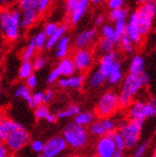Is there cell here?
Masks as SVG:
<instances>
[{"mask_svg":"<svg viewBox=\"0 0 156 157\" xmlns=\"http://www.w3.org/2000/svg\"><path fill=\"white\" fill-rule=\"evenodd\" d=\"M30 140V135L24 127L18 128L10 133L7 138L3 140L6 147L9 149V151H18L21 148H24Z\"/></svg>","mask_w":156,"mask_h":157,"instance_id":"9c48e42d","label":"cell"},{"mask_svg":"<svg viewBox=\"0 0 156 157\" xmlns=\"http://www.w3.org/2000/svg\"><path fill=\"white\" fill-rule=\"evenodd\" d=\"M118 95L113 90H108L99 97L95 107V113L98 117H111L118 112Z\"/></svg>","mask_w":156,"mask_h":157,"instance_id":"52a82bcc","label":"cell"},{"mask_svg":"<svg viewBox=\"0 0 156 157\" xmlns=\"http://www.w3.org/2000/svg\"><path fill=\"white\" fill-rule=\"evenodd\" d=\"M72 59L74 61L76 70L80 71V73L88 71L93 67L94 61H95L93 52L88 48L76 49V52L72 55Z\"/></svg>","mask_w":156,"mask_h":157,"instance_id":"30bf717a","label":"cell"},{"mask_svg":"<svg viewBox=\"0 0 156 157\" xmlns=\"http://www.w3.org/2000/svg\"><path fill=\"white\" fill-rule=\"evenodd\" d=\"M70 157H79V156H78V155H72Z\"/></svg>","mask_w":156,"mask_h":157,"instance_id":"6125c7cd","label":"cell"},{"mask_svg":"<svg viewBox=\"0 0 156 157\" xmlns=\"http://www.w3.org/2000/svg\"><path fill=\"white\" fill-rule=\"evenodd\" d=\"M51 1H53V0H39V5H38V8H37L39 13H42V12L47 11V9H48L49 6H50Z\"/></svg>","mask_w":156,"mask_h":157,"instance_id":"7dc6e473","label":"cell"},{"mask_svg":"<svg viewBox=\"0 0 156 157\" xmlns=\"http://www.w3.org/2000/svg\"><path fill=\"white\" fill-rule=\"evenodd\" d=\"M106 3L109 10L119 9V8H124L125 0H106Z\"/></svg>","mask_w":156,"mask_h":157,"instance_id":"bcb514c9","label":"cell"},{"mask_svg":"<svg viewBox=\"0 0 156 157\" xmlns=\"http://www.w3.org/2000/svg\"><path fill=\"white\" fill-rule=\"evenodd\" d=\"M56 68L58 69L61 77H69V76L74 75L76 73L74 61H72V58L69 57H65L63 59H59V63H58Z\"/></svg>","mask_w":156,"mask_h":157,"instance_id":"ac0fdd59","label":"cell"},{"mask_svg":"<svg viewBox=\"0 0 156 157\" xmlns=\"http://www.w3.org/2000/svg\"><path fill=\"white\" fill-rule=\"evenodd\" d=\"M111 138L114 140L115 143V146H116L117 151H125L126 149V146H125V142H124L123 137L120 136V134L118 132H115V133L111 134Z\"/></svg>","mask_w":156,"mask_h":157,"instance_id":"ab89813d","label":"cell"},{"mask_svg":"<svg viewBox=\"0 0 156 157\" xmlns=\"http://www.w3.org/2000/svg\"><path fill=\"white\" fill-rule=\"evenodd\" d=\"M21 127L22 125H20L17 121L9 119V118H2V121L0 123V137L2 138V140H5L10 133Z\"/></svg>","mask_w":156,"mask_h":157,"instance_id":"d6986e66","label":"cell"},{"mask_svg":"<svg viewBox=\"0 0 156 157\" xmlns=\"http://www.w3.org/2000/svg\"><path fill=\"white\" fill-rule=\"evenodd\" d=\"M124 74L123 68H122V63H120V61H117L116 65L113 67V69L107 75V82L111 86H117V85H119L122 82Z\"/></svg>","mask_w":156,"mask_h":157,"instance_id":"7402d4cb","label":"cell"},{"mask_svg":"<svg viewBox=\"0 0 156 157\" xmlns=\"http://www.w3.org/2000/svg\"><path fill=\"white\" fill-rule=\"evenodd\" d=\"M21 15L18 10L0 9V30L8 41H14L20 35Z\"/></svg>","mask_w":156,"mask_h":157,"instance_id":"7a4b0ae2","label":"cell"},{"mask_svg":"<svg viewBox=\"0 0 156 157\" xmlns=\"http://www.w3.org/2000/svg\"><path fill=\"white\" fill-rule=\"evenodd\" d=\"M42 104H44V91L33 93L31 96V107L36 108L37 106H40Z\"/></svg>","mask_w":156,"mask_h":157,"instance_id":"60d3db41","label":"cell"},{"mask_svg":"<svg viewBox=\"0 0 156 157\" xmlns=\"http://www.w3.org/2000/svg\"><path fill=\"white\" fill-rule=\"evenodd\" d=\"M67 30H68V27H67L66 25H58L57 29L54 31V33L47 38L45 48H47V49L54 48L55 45L58 42V40H59L63 36H65V35H66Z\"/></svg>","mask_w":156,"mask_h":157,"instance_id":"cb8c5ba5","label":"cell"},{"mask_svg":"<svg viewBox=\"0 0 156 157\" xmlns=\"http://www.w3.org/2000/svg\"><path fill=\"white\" fill-rule=\"evenodd\" d=\"M89 5V0H79L77 5L74 7V9L72 10V12L68 15L69 22L72 25H77L83 19V17L86 15V12L88 11Z\"/></svg>","mask_w":156,"mask_h":157,"instance_id":"9a60e30c","label":"cell"},{"mask_svg":"<svg viewBox=\"0 0 156 157\" xmlns=\"http://www.w3.org/2000/svg\"><path fill=\"white\" fill-rule=\"evenodd\" d=\"M31 39H33V44L36 46L37 50H41L42 48H45L46 41H47V37L45 36V33H42V31L37 33Z\"/></svg>","mask_w":156,"mask_h":157,"instance_id":"8d00e7d4","label":"cell"},{"mask_svg":"<svg viewBox=\"0 0 156 157\" xmlns=\"http://www.w3.org/2000/svg\"><path fill=\"white\" fill-rule=\"evenodd\" d=\"M115 47H116V44H114L113 41L105 38H100L96 44V52L97 54L103 56V55L115 52Z\"/></svg>","mask_w":156,"mask_h":157,"instance_id":"4316f807","label":"cell"},{"mask_svg":"<svg viewBox=\"0 0 156 157\" xmlns=\"http://www.w3.org/2000/svg\"><path fill=\"white\" fill-rule=\"evenodd\" d=\"M117 45L119 46V49L123 52H125V54H132V52H134L136 47L134 45V42L129 39L126 35H123V36L120 37L119 39H118Z\"/></svg>","mask_w":156,"mask_h":157,"instance_id":"f546056e","label":"cell"},{"mask_svg":"<svg viewBox=\"0 0 156 157\" xmlns=\"http://www.w3.org/2000/svg\"><path fill=\"white\" fill-rule=\"evenodd\" d=\"M113 157H124V151H116Z\"/></svg>","mask_w":156,"mask_h":157,"instance_id":"db71d44e","label":"cell"},{"mask_svg":"<svg viewBox=\"0 0 156 157\" xmlns=\"http://www.w3.org/2000/svg\"><path fill=\"white\" fill-rule=\"evenodd\" d=\"M104 21H105L104 16H97L96 18L94 19V25H95V26H103V25H104Z\"/></svg>","mask_w":156,"mask_h":157,"instance_id":"f5cc1de1","label":"cell"},{"mask_svg":"<svg viewBox=\"0 0 156 157\" xmlns=\"http://www.w3.org/2000/svg\"><path fill=\"white\" fill-rule=\"evenodd\" d=\"M117 61H119V57H118V54L116 52L103 55V56H100L97 68L107 76L109 74V71L113 69V67L116 65Z\"/></svg>","mask_w":156,"mask_h":157,"instance_id":"2e32d148","label":"cell"},{"mask_svg":"<svg viewBox=\"0 0 156 157\" xmlns=\"http://www.w3.org/2000/svg\"><path fill=\"white\" fill-rule=\"evenodd\" d=\"M126 20L127 19H120V20H117L114 22V26H113V27H114L117 40L119 39L123 35H125V30H126Z\"/></svg>","mask_w":156,"mask_h":157,"instance_id":"d590c367","label":"cell"},{"mask_svg":"<svg viewBox=\"0 0 156 157\" xmlns=\"http://www.w3.org/2000/svg\"><path fill=\"white\" fill-rule=\"evenodd\" d=\"M100 35H102V38L111 40V41H113L114 44L117 45L118 40H117V37H116V35H115V30H114L113 25H109V24L103 25L102 29H100Z\"/></svg>","mask_w":156,"mask_h":157,"instance_id":"4dcf8cb0","label":"cell"},{"mask_svg":"<svg viewBox=\"0 0 156 157\" xmlns=\"http://www.w3.org/2000/svg\"><path fill=\"white\" fill-rule=\"evenodd\" d=\"M55 96V93L53 89H48L47 91H44V104H48L53 100Z\"/></svg>","mask_w":156,"mask_h":157,"instance_id":"f907efd6","label":"cell"},{"mask_svg":"<svg viewBox=\"0 0 156 157\" xmlns=\"http://www.w3.org/2000/svg\"><path fill=\"white\" fill-rule=\"evenodd\" d=\"M145 71V59L141 55H135L131 59L128 66V73L134 75H139Z\"/></svg>","mask_w":156,"mask_h":157,"instance_id":"603a6c76","label":"cell"},{"mask_svg":"<svg viewBox=\"0 0 156 157\" xmlns=\"http://www.w3.org/2000/svg\"><path fill=\"white\" fill-rule=\"evenodd\" d=\"M156 18V0H150L139 5L137 9L128 15L125 35L135 46L143 44L145 37L152 31Z\"/></svg>","mask_w":156,"mask_h":157,"instance_id":"6da1fadb","label":"cell"},{"mask_svg":"<svg viewBox=\"0 0 156 157\" xmlns=\"http://www.w3.org/2000/svg\"><path fill=\"white\" fill-rule=\"evenodd\" d=\"M89 1L94 5H99V3H103L104 1H106V0H89Z\"/></svg>","mask_w":156,"mask_h":157,"instance_id":"11a10c76","label":"cell"},{"mask_svg":"<svg viewBox=\"0 0 156 157\" xmlns=\"http://www.w3.org/2000/svg\"><path fill=\"white\" fill-rule=\"evenodd\" d=\"M1 121H2V117H1V115H0V123H1ZM2 138H1V137H0V144H2Z\"/></svg>","mask_w":156,"mask_h":157,"instance_id":"680465c9","label":"cell"},{"mask_svg":"<svg viewBox=\"0 0 156 157\" xmlns=\"http://www.w3.org/2000/svg\"><path fill=\"white\" fill-rule=\"evenodd\" d=\"M79 0H65V9H66L67 15H69L72 10L74 9V7L77 5Z\"/></svg>","mask_w":156,"mask_h":157,"instance_id":"c3c4849f","label":"cell"},{"mask_svg":"<svg viewBox=\"0 0 156 157\" xmlns=\"http://www.w3.org/2000/svg\"><path fill=\"white\" fill-rule=\"evenodd\" d=\"M69 50H70V38L65 35L55 45V56L58 59H63L65 57H68Z\"/></svg>","mask_w":156,"mask_h":157,"instance_id":"e0dca14e","label":"cell"},{"mask_svg":"<svg viewBox=\"0 0 156 157\" xmlns=\"http://www.w3.org/2000/svg\"><path fill=\"white\" fill-rule=\"evenodd\" d=\"M57 27L58 24H56V22H48V24L45 25V27L42 29V33H45V36L48 38L49 36H51L54 33V31L57 29Z\"/></svg>","mask_w":156,"mask_h":157,"instance_id":"ee69618b","label":"cell"},{"mask_svg":"<svg viewBox=\"0 0 156 157\" xmlns=\"http://www.w3.org/2000/svg\"><path fill=\"white\" fill-rule=\"evenodd\" d=\"M108 18L109 20L115 22L120 19H127L128 18V10L126 8H119V9H113L109 10L108 13Z\"/></svg>","mask_w":156,"mask_h":157,"instance_id":"d6a6232c","label":"cell"},{"mask_svg":"<svg viewBox=\"0 0 156 157\" xmlns=\"http://www.w3.org/2000/svg\"><path fill=\"white\" fill-rule=\"evenodd\" d=\"M31 63H33V70L42 69L46 66V63H47V59L41 55H37L31 59Z\"/></svg>","mask_w":156,"mask_h":157,"instance_id":"f35d334b","label":"cell"},{"mask_svg":"<svg viewBox=\"0 0 156 157\" xmlns=\"http://www.w3.org/2000/svg\"><path fill=\"white\" fill-rule=\"evenodd\" d=\"M135 1L138 3V5H143V3L147 2V1H150V0H135Z\"/></svg>","mask_w":156,"mask_h":157,"instance_id":"6f0895ef","label":"cell"},{"mask_svg":"<svg viewBox=\"0 0 156 157\" xmlns=\"http://www.w3.org/2000/svg\"><path fill=\"white\" fill-rule=\"evenodd\" d=\"M95 121V115L92 112H79L74 117V123L79 126L89 127V125Z\"/></svg>","mask_w":156,"mask_h":157,"instance_id":"484cf974","label":"cell"},{"mask_svg":"<svg viewBox=\"0 0 156 157\" xmlns=\"http://www.w3.org/2000/svg\"><path fill=\"white\" fill-rule=\"evenodd\" d=\"M97 39V30L95 28H88L85 30L77 33L74 39V46L76 49H85L88 48Z\"/></svg>","mask_w":156,"mask_h":157,"instance_id":"4fadbf2b","label":"cell"},{"mask_svg":"<svg viewBox=\"0 0 156 157\" xmlns=\"http://www.w3.org/2000/svg\"><path fill=\"white\" fill-rule=\"evenodd\" d=\"M33 74V63H31V60L22 61V63L19 67V71H18L19 78L26 80Z\"/></svg>","mask_w":156,"mask_h":157,"instance_id":"1f68e13d","label":"cell"},{"mask_svg":"<svg viewBox=\"0 0 156 157\" xmlns=\"http://www.w3.org/2000/svg\"><path fill=\"white\" fill-rule=\"evenodd\" d=\"M26 86H27L29 89H31V88H35L37 86V77L35 75H31V76H29L27 79H26Z\"/></svg>","mask_w":156,"mask_h":157,"instance_id":"681fc988","label":"cell"},{"mask_svg":"<svg viewBox=\"0 0 156 157\" xmlns=\"http://www.w3.org/2000/svg\"><path fill=\"white\" fill-rule=\"evenodd\" d=\"M118 95V104H119V108H127L131 104L133 103V98H131L127 95L119 93Z\"/></svg>","mask_w":156,"mask_h":157,"instance_id":"b9f144b4","label":"cell"},{"mask_svg":"<svg viewBox=\"0 0 156 157\" xmlns=\"http://www.w3.org/2000/svg\"><path fill=\"white\" fill-rule=\"evenodd\" d=\"M85 157H97L96 155H88V156H85Z\"/></svg>","mask_w":156,"mask_h":157,"instance_id":"94428289","label":"cell"},{"mask_svg":"<svg viewBox=\"0 0 156 157\" xmlns=\"http://www.w3.org/2000/svg\"><path fill=\"white\" fill-rule=\"evenodd\" d=\"M61 76H60L59 71H58V69L55 67L54 69L50 70V73L48 74V77H47V84L51 85V84H55L56 82H58V79L60 78Z\"/></svg>","mask_w":156,"mask_h":157,"instance_id":"7bdbcfd3","label":"cell"},{"mask_svg":"<svg viewBox=\"0 0 156 157\" xmlns=\"http://www.w3.org/2000/svg\"><path fill=\"white\" fill-rule=\"evenodd\" d=\"M107 82V76L102 73L98 68L92 71L87 78V84L90 88H99Z\"/></svg>","mask_w":156,"mask_h":157,"instance_id":"44dd1931","label":"cell"},{"mask_svg":"<svg viewBox=\"0 0 156 157\" xmlns=\"http://www.w3.org/2000/svg\"><path fill=\"white\" fill-rule=\"evenodd\" d=\"M152 157H156V148H155V151H154L153 155H152Z\"/></svg>","mask_w":156,"mask_h":157,"instance_id":"91938a15","label":"cell"},{"mask_svg":"<svg viewBox=\"0 0 156 157\" xmlns=\"http://www.w3.org/2000/svg\"><path fill=\"white\" fill-rule=\"evenodd\" d=\"M15 96L24 99L31 107V96H33V94H31L30 89L26 85H19V86H17L15 90Z\"/></svg>","mask_w":156,"mask_h":157,"instance_id":"f1b7e54d","label":"cell"},{"mask_svg":"<svg viewBox=\"0 0 156 157\" xmlns=\"http://www.w3.org/2000/svg\"><path fill=\"white\" fill-rule=\"evenodd\" d=\"M142 130H143V121H131L122 123L119 129L117 130L123 137L126 149H132L137 145L141 140Z\"/></svg>","mask_w":156,"mask_h":157,"instance_id":"5b68a950","label":"cell"},{"mask_svg":"<svg viewBox=\"0 0 156 157\" xmlns=\"http://www.w3.org/2000/svg\"><path fill=\"white\" fill-rule=\"evenodd\" d=\"M39 0H19L18 7L20 8L21 11H26V10H33L38 8Z\"/></svg>","mask_w":156,"mask_h":157,"instance_id":"e575fe53","label":"cell"},{"mask_svg":"<svg viewBox=\"0 0 156 157\" xmlns=\"http://www.w3.org/2000/svg\"><path fill=\"white\" fill-rule=\"evenodd\" d=\"M150 82V76L146 73L139 74V75H134V74H127L122 80V88L120 93L127 95L131 98H134L139 91L147 86Z\"/></svg>","mask_w":156,"mask_h":157,"instance_id":"8992f818","label":"cell"},{"mask_svg":"<svg viewBox=\"0 0 156 157\" xmlns=\"http://www.w3.org/2000/svg\"><path fill=\"white\" fill-rule=\"evenodd\" d=\"M117 129V121L111 117H98L89 125V134L95 137L111 135Z\"/></svg>","mask_w":156,"mask_h":157,"instance_id":"ba28073f","label":"cell"},{"mask_svg":"<svg viewBox=\"0 0 156 157\" xmlns=\"http://www.w3.org/2000/svg\"><path fill=\"white\" fill-rule=\"evenodd\" d=\"M63 138L65 139L67 146L74 149H80L87 145L89 140V132L86 127L70 123L64 128Z\"/></svg>","mask_w":156,"mask_h":157,"instance_id":"3957f363","label":"cell"},{"mask_svg":"<svg viewBox=\"0 0 156 157\" xmlns=\"http://www.w3.org/2000/svg\"><path fill=\"white\" fill-rule=\"evenodd\" d=\"M8 2H9V0H0V8L5 7Z\"/></svg>","mask_w":156,"mask_h":157,"instance_id":"9f6ffc18","label":"cell"},{"mask_svg":"<svg viewBox=\"0 0 156 157\" xmlns=\"http://www.w3.org/2000/svg\"><path fill=\"white\" fill-rule=\"evenodd\" d=\"M0 157H10L9 149L3 144H0Z\"/></svg>","mask_w":156,"mask_h":157,"instance_id":"816d5d0a","label":"cell"},{"mask_svg":"<svg viewBox=\"0 0 156 157\" xmlns=\"http://www.w3.org/2000/svg\"><path fill=\"white\" fill-rule=\"evenodd\" d=\"M67 144L63 136H53L45 143L42 155L46 157H59L66 151Z\"/></svg>","mask_w":156,"mask_h":157,"instance_id":"8fae6325","label":"cell"},{"mask_svg":"<svg viewBox=\"0 0 156 157\" xmlns=\"http://www.w3.org/2000/svg\"><path fill=\"white\" fill-rule=\"evenodd\" d=\"M31 149H33L35 153H38V154H42V151H44V146H45V143L42 142L41 139H35L33 142H31Z\"/></svg>","mask_w":156,"mask_h":157,"instance_id":"f6af8a7d","label":"cell"},{"mask_svg":"<svg viewBox=\"0 0 156 157\" xmlns=\"http://www.w3.org/2000/svg\"><path fill=\"white\" fill-rule=\"evenodd\" d=\"M0 94H1V82H0Z\"/></svg>","mask_w":156,"mask_h":157,"instance_id":"be15d7a7","label":"cell"},{"mask_svg":"<svg viewBox=\"0 0 156 157\" xmlns=\"http://www.w3.org/2000/svg\"><path fill=\"white\" fill-rule=\"evenodd\" d=\"M127 116L131 121H143L147 118L156 117V98L148 100H136L127 107Z\"/></svg>","mask_w":156,"mask_h":157,"instance_id":"277c9868","label":"cell"},{"mask_svg":"<svg viewBox=\"0 0 156 157\" xmlns=\"http://www.w3.org/2000/svg\"><path fill=\"white\" fill-rule=\"evenodd\" d=\"M37 52V48L35 44H33V39H30V41L28 42L27 47L22 50V54H21V58L24 61H29L31 60L33 57H35V54Z\"/></svg>","mask_w":156,"mask_h":157,"instance_id":"836d02e7","label":"cell"},{"mask_svg":"<svg viewBox=\"0 0 156 157\" xmlns=\"http://www.w3.org/2000/svg\"><path fill=\"white\" fill-rule=\"evenodd\" d=\"M150 147V143L144 142V143H138L137 145L134 147V151H133L132 157H144V155L148 151Z\"/></svg>","mask_w":156,"mask_h":157,"instance_id":"74e56055","label":"cell"},{"mask_svg":"<svg viewBox=\"0 0 156 157\" xmlns=\"http://www.w3.org/2000/svg\"><path fill=\"white\" fill-rule=\"evenodd\" d=\"M35 117L38 121H47L48 123H55L57 121L56 114H53L50 112V109L48 108V106L42 104L40 106H37L35 108Z\"/></svg>","mask_w":156,"mask_h":157,"instance_id":"ffe728a7","label":"cell"},{"mask_svg":"<svg viewBox=\"0 0 156 157\" xmlns=\"http://www.w3.org/2000/svg\"><path fill=\"white\" fill-rule=\"evenodd\" d=\"M117 148L111 138V135L98 137L95 144V155L97 157H113Z\"/></svg>","mask_w":156,"mask_h":157,"instance_id":"7c38bea8","label":"cell"},{"mask_svg":"<svg viewBox=\"0 0 156 157\" xmlns=\"http://www.w3.org/2000/svg\"><path fill=\"white\" fill-rule=\"evenodd\" d=\"M39 157H46V156H45V155H42V154H41V155H40V156H39Z\"/></svg>","mask_w":156,"mask_h":157,"instance_id":"e7e4bbea","label":"cell"},{"mask_svg":"<svg viewBox=\"0 0 156 157\" xmlns=\"http://www.w3.org/2000/svg\"><path fill=\"white\" fill-rule=\"evenodd\" d=\"M38 16L39 12L36 9L22 11V15H21V27L24 29H28L31 26H33L36 24L37 19H38Z\"/></svg>","mask_w":156,"mask_h":157,"instance_id":"d4e9b609","label":"cell"},{"mask_svg":"<svg viewBox=\"0 0 156 157\" xmlns=\"http://www.w3.org/2000/svg\"><path fill=\"white\" fill-rule=\"evenodd\" d=\"M86 77L83 74H78V75H72L69 77H60L58 79V86L64 89H79L83 87Z\"/></svg>","mask_w":156,"mask_h":157,"instance_id":"5bb4252c","label":"cell"},{"mask_svg":"<svg viewBox=\"0 0 156 157\" xmlns=\"http://www.w3.org/2000/svg\"><path fill=\"white\" fill-rule=\"evenodd\" d=\"M79 112H80V107L74 104V105H69L65 109L58 112L56 114V117H57V119H67V118L75 117Z\"/></svg>","mask_w":156,"mask_h":157,"instance_id":"83f0119b","label":"cell"}]
</instances>
